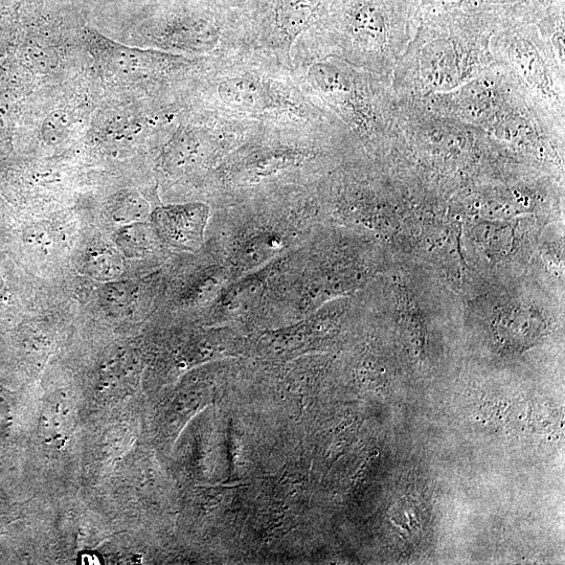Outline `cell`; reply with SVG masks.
Segmentation results:
<instances>
[{
  "label": "cell",
  "mask_w": 565,
  "mask_h": 565,
  "mask_svg": "<svg viewBox=\"0 0 565 565\" xmlns=\"http://www.w3.org/2000/svg\"><path fill=\"white\" fill-rule=\"evenodd\" d=\"M458 8L495 14L502 19V26H537L551 16L564 13V0H461Z\"/></svg>",
  "instance_id": "8992f818"
},
{
  "label": "cell",
  "mask_w": 565,
  "mask_h": 565,
  "mask_svg": "<svg viewBox=\"0 0 565 565\" xmlns=\"http://www.w3.org/2000/svg\"><path fill=\"white\" fill-rule=\"evenodd\" d=\"M71 130V121L67 113L57 110L45 119L42 125V135L45 142L58 144L62 142Z\"/></svg>",
  "instance_id": "8fae6325"
},
{
  "label": "cell",
  "mask_w": 565,
  "mask_h": 565,
  "mask_svg": "<svg viewBox=\"0 0 565 565\" xmlns=\"http://www.w3.org/2000/svg\"><path fill=\"white\" fill-rule=\"evenodd\" d=\"M418 2L424 14L458 8L461 0H418Z\"/></svg>",
  "instance_id": "4fadbf2b"
},
{
  "label": "cell",
  "mask_w": 565,
  "mask_h": 565,
  "mask_svg": "<svg viewBox=\"0 0 565 565\" xmlns=\"http://www.w3.org/2000/svg\"><path fill=\"white\" fill-rule=\"evenodd\" d=\"M422 16L418 0H355L346 14V33L356 56L392 80Z\"/></svg>",
  "instance_id": "3957f363"
},
{
  "label": "cell",
  "mask_w": 565,
  "mask_h": 565,
  "mask_svg": "<svg viewBox=\"0 0 565 565\" xmlns=\"http://www.w3.org/2000/svg\"><path fill=\"white\" fill-rule=\"evenodd\" d=\"M104 291V299L110 307L119 309L131 303V290L127 286H110Z\"/></svg>",
  "instance_id": "7c38bea8"
},
{
  "label": "cell",
  "mask_w": 565,
  "mask_h": 565,
  "mask_svg": "<svg viewBox=\"0 0 565 565\" xmlns=\"http://www.w3.org/2000/svg\"><path fill=\"white\" fill-rule=\"evenodd\" d=\"M87 269L100 280H112L119 276L123 263L119 255L110 248H97L87 258Z\"/></svg>",
  "instance_id": "30bf717a"
},
{
  "label": "cell",
  "mask_w": 565,
  "mask_h": 565,
  "mask_svg": "<svg viewBox=\"0 0 565 565\" xmlns=\"http://www.w3.org/2000/svg\"><path fill=\"white\" fill-rule=\"evenodd\" d=\"M499 16L460 8L424 13L415 38L392 76L401 101L416 102L452 92L488 69Z\"/></svg>",
  "instance_id": "6da1fadb"
},
{
  "label": "cell",
  "mask_w": 565,
  "mask_h": 565,
  "mask_svg": "<svg viewBox=\"0 0 565 565\" xmlns=\"http://www.w3.org/2000/svg\"><path fill=\"white\" fill-rule=\"evenodd\" d=\"M109 210L113 220L130 223L142 219L147 213L148 205L140 194L122 191L112 197Z\"/></svg>",
  "instance_id": "9c48e42d"
},
{
  "label": "cell",
  "mask_w": 565,
  "mask_h": 565,
  "mask_svg": "<svg viewBox=\"0 0 565 565\" xmlns=\"http://www.w3.org/2000/svg\"><path fill=\"white\" fill-rule=\"evenodd\" d=\"M309 79L316 92L358 132H388L381 128L368 90L356 77L334 64L315 63Z\"/></svg>",
  "instance_id": "277c9868"
},
{
  "label": "cell",
  "mask_w": 565,
  "mask_h": 565,
  "mask_svg": "<svg viewBox=\"0 0 565 565\" xmlns=\"http://www.w3.org/2000/svg\"><path fill=\"white\" fill-rule=\"evenodd\" d=\"M320 4L321 0H283L278 22L290 44L305 30Z\"/></svg>",
  "instance_id": "ba28073f"
},
{
  "label": "cell",
  "mask_w": 565,
  "mask_h": 565,
  "mask_svg": "<svg viewBox=\"0 0 565 565\" xmlns=\"http://www.w3.org/2000/svg\"><path fill=\"white\" fill-rule=\"evenodd\" d=\"M491 53L540 111L564 131V57L536 25L502 26L491 38Z\"/></svg>",
  "instance_id": "7a4b0ae2"
},
{
  "label": "cell",
  "mask_w": 565,
  "mask_h": 565,
  "mask_svg": "<svg viewBox=\"0 0 565 565\" xmlns=\"http://www.w3.org/2000/svg\"><path fill=\"white\" fill-rule=\"evenodd\" d=\"M221 100L239 110L262 112L274 109L279 93L274 86L253 77H236L219 86Z\"/></svg>",
  "instance_id": "52a82bcc"
},
{
  "label": "cell",
  "mask_w": 565,
  "mask_h": 565,
  "mask_svg": "<svg viewBox=\"0 0 565 565\" xmlns=\"http://www.w3.org/2000/svg\"><path fill=\"white\" fill-rule=\"evenodd\" d=\"M89 50L106 69L123 76L144 75L161 71L175 63V57L162 53L127 48L107 38L89 33Z\"/></svg>",
  "instance_id": "5b68a950"
}]
</instances>
